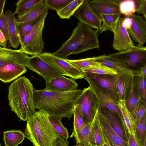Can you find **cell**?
<instances>
[{
	"instance_id": "6da1fadb",
	"label": "cell",
	"mask_w": 146,
	"mask_h": 146,
	"mask_svg": "<svg viewBox=\"0 0 146 146\" xmlns=\"http://www.w3.org/2000/svg\"><path fill=\"white\" fill-rule=\"evenodd\" d=\"M82 90H76L64 92L44 90L33 91L34 105L38 111H44L49 116L70 120L73 115L75 104Z\"/></svg>"
},
{
	"instance_id": "7a4b0ae2",
	"label": "cell",
	"mask_w": 146,
	"mask_h": 146,
	"mask_svg": "<svg viewBox=\"0 0 146 146\" xmlns=\"http://www.w3.org/2000/svg\"><path fill=\"white\" fill-rule=\"evenodd\" d=\"M34 89L29 80L25 76L18 78L9 87V105L20 120L27 121L36 112L34 105Z\"/></svg>"
},
{
	"instance_id": "3957f363",
	"label": "cell",
	"mask_w": 146,
	"mask_h": 146,
	"mask_svg": "<svg viewBox=\"0 0 146 146\" xmlns=\"http://www.w3.org/2000/svg\"><path fill=\"white\" fill-rule=\"evenodd\" d=\"M98 34L96 30L79 22L70 37L57 50L52 53L57 56L67 59L71 54L98 49L99 44Z\"/></svg>"
},
{
	"instance_id": "277c9868",
	"label": "cell",
	"mask_w": 146,
	"mask_h": 146,
	"mask_svg": "<svg viewBox=\"0 0 146 146\" xmlns=\"http://www.w3.org/2000/svg\"><path fill=\"white\" fill-rule=\"evenodd\" d=\"M46 113L38 111L27 121L24 135L34 146H52L57 134Z\"/></svg>"
},
{
	"instance_id": "5b68a950",
	"label": "cell",
	"mask_w": 146,
	"mask_h": 146,
	"mask_svg": "<svg viewBox=\"0 0 146 146\" xmlns=\"http://www.w3.org/2000/svg\"><path fill=\"white\" fill-rule=\"evenodd\" d=\"M48 13H46L40 17L31 31L20 41L21 48L28 54L39 56L43 53V32Z\"/></svg>"
},
{
	"instance_id": "8992f818",
	"label": "cell",
	"mask_w": 146,
	"mask_h": 146,
	"mask_svg": "<svg viewBox=\"0 0 146 146\" xmlns=\"http://www.w3.org/2000/svg\"><path fill=\"white\" fill-rule=\"evenodd\" d=\"M75 105L78 106L87 124L91 123L100 107L98 99L89 86L82 90Z\"/></svg>"
},
{
	"instance_id": "52a82bcc",
	"label": "cell",
	"mask_w": 146,
	"mask_h": 146,
	"mask_svg": "<svg viewBox=\"0 0 146 146\" xmlns=\"http://www.w3.org/2000/svg\"><path fill=\"white\" fill-rule=\"evenodd\" d=\"M63 76L74 80L84 78V73L70 63L67 60L54 55L52 53L44 52L38 56Z\"/></svg>"
},
{
	"instance_id": "ba28073f",
	"label": "cell",
	"mask_w": 146,
	"mask_h": 146,
	"mask_svg": "<svg viewBox=\"0 0 146 146\" xmlns=\"http://www.w3.org/2000/svg\"><path fill=\"white\" fill-rule=\"evenodd\" d=\"M88 83L89 86L98 99L100 107L106 108L121 117V113L118 106L119 100L118 95L108 93L93 81L84 75V78Z\"/></svg>"
},
{
	"instance_id": "9c48e42d",
	"label": "cell",
	"mask_w": 146,
	"mask_h": 146,
	"mask_svg": "<svg viewBox=\"0 0 146 146\" xmlns=\"http://www.w3.org/2000/svg\"><path fill=\"white\" fill-rule=\"evenodd\" d=\"M125 63L128 67H135L138 64H146V47L142 45L134 46L123 51L108 55Z\"/></svg>"
},
{
	"instance_id": "30bf717a",
	"label": "cell",
	"mask_w": 146,
	"mask_h": 146,
	"mask_svg": "<svg viewBox=\"0 0 146 146\" xmlns=\"http://www.w3.org/2000/svg\"><path fill=\"white\" fill-rule=\"evenodd\" d=\"M27 68L42 77L46 83L53 78L63 76L38 56L30 57Z\"/></svg>"
},
{
	"instance_id": "8fae6325",
	"label": "cell",
	"mask_w": 146,
	"mask_h": 146,
	"mask_svg": "<svg viewBox=\"0 0 146 146\" xmlns=\"http://www.w3.org/2000/svg\"><path fill=\"white\" fill-rule=\"evenodd\" d=\"M29 58L21 48L14 50L0 46V67L9 64L28 67Z\"/></svg>"
},
{
	"instance_id": "7c38bea8",
	"label": "cell",
	"mask_w": 146,
	"mask_h": 146,
	"mask_svg": "<svg viewBox=\"0 0 146 146\" xmlns=\"http://www.w3.org/2000/svg\"><path fill=\"white\" fill-rule=\"evenodd\" d=\"M89 1L84 0L74 15L80 22L91 28L98 29L102 25V20L92 9L89 4Z\"/></svg>"
},
{
	"instance_id": "4fadbf2b",
	"label": "cell",
	"mask_w": 146,
	"mask_h": 146,
	"mask_svg": "<svg viewBox=\"0 0 146 146\" xmlns=\"http://www.w3.org/2000/svg\"><path fill=\"white\" fill-rule=\"evenodd\" d=\"M123 18L118 20L113 32L114 37L112 46L119 52L130 49L135 45L126 29L121 25Z\"/></svg>"
},
{
	"instance_id": "5bb4252c",
	"label": "cell",
	"mask_w": 146,
	"mask_h": 146,
	"mask_svg": "<svg viewBox=\"0 0 146 146\" xmlns=\"http://www.w3.org/2000/svg\"><path fill=\"white\" fill-rule=\"evenodd\" d=\"M99 110L114 131L124 141L128 143V132L122 118L106 108L100 107Z\"/></svg>"
},
{
	"instance_id": "9a60e30c",
	"label": "cell",
	"mask_w": 146,
	"mask_h": 146,
	"mask_svg": "<svg viewBox=\"0 0 146 146\" xmlns=\"http://www.w3.org/2000/svg\"><path fill=\"white\" fill-rule=\"evenodd\" d=\"M121 1L117 0H93L89 1L90 6L98 17L105 14H121L119 9Z\"/></svg>"
},
{
	"instance_id": "2e32d148",
	"label": "cell",
	"mask_w": 146,
	"mask_h": 146,
	"mask_svg": "<svg viewBox=\"0 0 146 146\" xmlns=\"http://www.w3.org/2000/svg\"><path fill=\"white\" fill-rule=\"evenodd\" d=\"M133 20L131 28L127 31L133 40L143 45L146 40V22L142 16L134 14L129 16Z\"/></svg>"
},
{
	"instance_id": "e0dca14e",
	"label": "cell",
	"mask_w": 146,
	"mask_h": 146,
	"mask_svg": "<svg viewBox=\"0 0 146 146\" xmlns=\"http://www.w3.org/2000/svg\"><path fill=\"white\" fill-rule=\"evenodd\" d=\"M84 73V75L93 81L108 93L118 95L116 75Z\"/></svg>"
},
{
	"instance_id": "ac0fdd59",
	"label": "cell",
	"mask_w": 146,
	"mask_h": 146,
	"mask_svg": "<svg viewBox=\"0 0 146 146\" xmlns=\"http://www.w3.org/2000/svg\"><path fill=\"white\" fill-rule=\"evenodd\" d=\"M44 90L55 92H64L77 89L78 85L72 79L64 76L53 78L46 83Z\"/></svg>"
},
{
	"instance_id": "d6986e66",
	"label": "cell",
	"mask_w": 146,
	"mask_h": 146,
	"mask_svg": "<svg viewBox=\"0 0 146 146\" xmlns=\"http://www.w3.org/2000/svg\"><path fill=\"white\" fill-rule=\"evenodd\" d=\"M8 27L10 46L17 49L19 46V32L17 19L11 11L8 9L5 13Z\"/></svg>"
},
{
	"instance_id": "ffe728a7",
	"label": "cell",
	"mask_w": 146,
	"mask_h": 146,
	"mask_svg": "<svg viewBox=\"0 0 146 146\" xmlns=\"http://www.w3.org/2000/svg\"><path fill=\"white\" fill-rule=\"evenodd\" d=\"M27 72L26 67L9 64L0 67V80L8 83Z\"/></svg>"
},
{
	"instance_id": "44dd1931",
	"label": "cell",
	"mask_w": 146,
	"mask_h": 146,
	"mask_svg": "<svg viewBox=\"0 0 146 146\" xmlns=\"http://www.w3.org/2000/svg\"><path fill=\"white\" fill-rule=\"evenodd\" d=\"M96 115L103 134L109 140L119 146H128V143L124 141L113 129L99 110Z\"/></svg>"
},
{
	"instance_id": "7402d4cb",
	"label": "cell",
	"mask_w": 146,
	"mask_h": 146,
	"mask_svg": "<svg viewBox=\"0 0 146 146\" xmlns=\"http://www.w3.org/2000/svg\"><path fill=\"white\" fill-rule=\"evenodd\" d=\"M132 73H119L116 75L119 100H125L127 98L133 77Z\"/></svg>"
},
{
	"instance_id": "603a6c76",
	"label": "cell",
	"mask_w": 146,
	"mask_h": 146,
	"mask_svg": "<svg viewBox=\"0 0 146 146\" xmlns=\"http://www.w3.org/2000/svg\"><path fill=\"white\" fill-rule=\"evenodd\" d=\"M43 0L40 1L24 14L17 16L18 24L28 22L40 17L48 12V9L45 5Z\"/></svg>"
},
{
	"instance_id": "cb8c5ba5",
	"label": "cell",
	"mask_w": 146,
	"mask_h": 146,
	"mask_svg": "<svg viewBox=\"0 0 146 146\" xmlns=\"http://www.w3.org/2000/svg\"><path fill=\"white\" fill-rule=\"evenodd\" d=\"M118 106L121 113L122 121L128 133L136 139L135 135V123L131 113L127 107L125 100H119L118 102Z\"/></svg>"
},
{
	"instance_id": "d4e9b609",
	"label": "cell",
	"mask_w": 146,
	"mask_h": 146,
	"mask_svg": "<svg viewBox=\"0 0 146 146\" xmlns=\"http://www.w3.org/2000/svg\"><path fill=\"white\" fill-rule=\"evenodd\" d=\"M96 60L102 64L115 70L118 73H132L133 70L125 63L108 55H102Z\"/></svg>"
},
{
	"instance_id": "484cf974",
	"label": "cell",
	"mask_w": 146,
	"mask_h": 146,
	"mask_svg": "<svg viewBox=\"0 0 146 146\" xmlns=\"http://www.w3.org/2000/svg\"><path fill=\"white\" fill-rule=\"evenodd\" d=\"M90 131L92 146H103V134L96 114L91 123Z\"/></svg>"
},
{
	"instance_id": "4316f807",
	"label": "cell",
	"mask_w": 146,
	"mask_h": 146,
	"mask_svg": "<svg viewBox=\"0 0 146 146\" xmlns=\"http://www.w3.org/2000/svg\"><path fill=\"white\" fill-rule=\"evenodd\" d=\"M3 140L5 146H17L24 140V133L19 130H11L3 132Z\"/></svg>"
},
{
	"instance_id": "83f0119b",
	"label": "cell",
	"mask_w": 146,
	"mask_h": 146,
	"mask_svg": "<svg viewBox=\"0 0 146 146\" xmlns=\"http://www.w3.org/2000/svg\"><path fill=\"white\" fill-rule=\"evenodd\" d=\"M121 16L120 15L116 14L101 15L100 17L102 22V25L99 29L96 30L97 33L101 34L107 31H110L113 32Z\"/></svg>"
},
{
	"instance_id": "f1b7e54d",
	"label": "cell",
	"mask_w": 146,
	"mask_h": 146,
	"mask_svg": "<svg viewBox=\"0 0 146 146\" xmlns=\"http://www.w3.org/2000/svg\"><path fill=\"white\" fill-rule=\"evenodd\" d=\"M137 77L133 76L131 84L125 100L127 107L131 113L140 99L136 86Z\"/></svg>"
},
{
	"instance_id": "f546056e",
	"label": "cell",
	"mask_w": 146,
	"mask_h": 146,
	"mask_svg": "<svg viewBox=\"0 0 146 146\" xmlns=\"http://www.w3.org/2000/svg\"><path fill=\"white\" fill-rule=\"evenodd\" d=\"M101 56L78 60L67 59V60L75 67L82 71V70L84 69L101 66L102 64L96 60L100 58Z\"/></svg>"
},
{
	"instance_id": "4dcf8cb0",
	"label": "cell",
	"mask_w": 146,
	"mask_h": 146,
	"mask_svg": "<svg viewBox=\"0 0 146 146\" xmlns=\"http://www.w3.org/2000/svg\"><path fill=\"white\" fill-rule=\"evenodd\" d=\"M91 123L86 124L74 136L76 144L83 146H92L91 143Z\"/></svg>"
},
{
	"instance_id": "1f68e13d",
	"label": "cell",
	"mask_w": 146,
	"mask_h": 146,
	"mask_svg": "<svg viewBox=\"0 0 146 146\" xmlns=\"http://www.w3.org/2000/svg\"><path fill=\"white\" fill-rule=\"evenodd\" d=\"M84 0H73L64 8L57 12L58 15L61 19H69L81 5Z\"/></svg>"
},
{
	"instance_id": "d6a6232c",
	"label": "cell",
	"mask_w": 146,
	"mask_h": 146,
	"mask_svg": "<svg viewBox=\"0 0 146 146\" xmlns=\"http://www.w3.org/2000/svg\"><path fill=\"white\" fill-rule=\"evenodd\" d=\"M73 126L70 138L74 136L87 124L77 105H75L73 112Z\"/></svg>"
},
{
	"instance_id": "836d02e7",
	"label": "cell",
	"mask_w": 146,
	"mask_h": 146,
	"mask_svg": "<svg viewBox=\"0 0 146 146\" xmlns=\"http://www.w3.org/2000/svg\"><path fill=\"white\" fill-rule=\"evenodd\" d=\"M49 120L54 130L56 133L66 139L69 137L67 129L62 123L61 119L54 117L49 116Z\"/></svg>"
},
{
	"instance_id": "e575fe53",
	"label": "cell",
	"mask_w": 146,
	"mask_h": 146,
	"mask_svg": "<svg viewBox=\"0 0 146 146\" xmlns=\"http://www.w3.org/2000/svg\"><path fill=\"white\" fill-rule=\"evenodd\" d=\"M40 0H20L15 4L16 9L13 14L21 15L30 10Z\"/></svg>"
},
{
	"instance_id": "d590c367",
	"label": "cell",
	"mask_w": 146,
	"mask_h": 146,
	"mask_svg": "<svg viewBox=\"0 0 146 146\" xmlns=\"http://www.w3.org/2000/svg\"><path fill=\"white\" fill-rule=\"evenodd\" d=\"M135 135L141 146L146 140V116L135 123Z\"/></svg>"
},
{
	"instance_id": "8d00e7d4",
	"label": "cell",
	"mask_w": 146,
	"mask_h": 146,
	"mask_svg": "<svg viewBox=\"0 0 146 146\" xmlns=\"http://www.w3.org/2000/svg\"><path fill=\"white\" fill-rule=\"evenodd\" d=\"M119 9L121 14L129 17L136 12V5L134 0H125L120 1Z\"/></svg>"
},
{
	"instance_id": "74e56055",
	"label": "cell",
	"mask_w": 146,
	"mask_h": 146,
	"mask_svg": "<svg viewBox=\"0 0 146 146\" xmlns=\"http://www.w3.org/2000/svg\"><path fill=\"white\" fill-rule=\"evenodd\" d=\"M146 102L139 100L131 113L135 123L146 116Z\"/></svg>"
},
{
	"instance_id": "f35d334b",
	"label": "cell",
	"mask_w": 146,
	"mask_h": 146,
	"mask_svg": "<svg viewBox=\"0 0 146 146\" xmlns=\"http://www.w3.org/2000/svg\"><path fill=\"white\" fill-rule=\"evenodd\" d=\"M41 17L28 22L18 24L19 41L31 31Z\"/></svg>"
},
{
	"instance_id": "ab89813d",
	"label": "cell",
	"mask_w": 146,
	"mask_h": 146,
	"mask_svg": "<svg viewBox=\"0 0 146 146\" xmlns=\"http://www.w3.org/2000/svg\"><path fill=\"white\" fill-rule=\"evenodd\" d=\"M82 72L100 74L116 75L118 74L115 70L102 64L98 66L84 69Z\"/></svg>"
},
{
	"instance_id": "60d3db41",
	"label": "cell",
	"mask_w": 146,
	"mask_h": 146,
	"mask_svg": "<svg viewBox=\"0 0 146 146\" xmlns=\"http://www.w3.org/2000/svg\"><path fill=\"white\" fill-rule=\"evenodd\" d=\"M73 0H45V5L48 9L54 10L56 12L61 10Z\"/></svg>"
},
{
	"instance_id": "b9f144b4",
	"label": "cell",
	"mask_w": 146,
	"mask_h": 146,
	"mask_svg": "<svg viewBox=\"0 0 146 146\" xmlns=\"http://www.w3.org/2000/svg\"><path fill=\"white\" fill-rule=\"evenodd\" d=\"M136 86L137 92L141 100L146 102V78L136 77Z\"/></svg>"
},
{
	"instance_id": "7bdbcfd3",
	"label": "cell",
	"mask_w": 146,
	"mask_h": 146,
	"mask_svg": "<svg viewBox=\"0 0 146 146\" xmlns=\"http://www.w3.org/2000/svg\"><path fill=\"white\" fill-rule=\"evenodd\" d=\"M0 30L9 42V37L8 24L5 15L4 13L0 16Z\"/></svg>"
},
{
	"instance_id": "ee69618b",
	"label": "cell",
	"mask_w": 146,
	"mask_h": 146,
	"mask_svg": "<svg viewBox=\"0 0 146 146\" xmlns=\"http://www.w3.org/2000/svg\"><path fill=\"white\" fill-rule=\"evenodd\" d=\"M136 5V12L142 14L146 19V0H134Z\"/></svg>"
},
{
	"instance_id": "f6af8a7d",
	"label": "cell",
	"mask_w": 146,
	"mask_h": 146,
	"mask_svg": "<svg viewBox=\"0 0 146 146\" xmlns=\"http://www.w3.org/2000/svg\"><path fill=\"white\" fill-rule=\"evenodd\" d=\"M68 139L57 135L52 146H68Z\"/></svg>"
},
{
	"instance_id": "bcb514c9",
	"label": "cell",
	"mask_w": 146,
	"mask_h": 146,
	"mask_svg": "<svg viewBox=\"0 0 146 146\" xmlns=\"http://www.w3.org/2000/svg\"><path fill=\"white\" fill-rule=\"evenodd\" d=\"M132 75L135 77L141 76L146 78V64L142 66L138 70H133Z\"/></svg>"
},
{
	"instance_id": "7dc6e473",
	"label": "cell",
	"mask_w": 146,
	"mask_h": 146,
	"mask_svg": "<svg viewBox=\"0 0 146 146\" xmlns=\"http://www.w3.org/2000/svg\"><path fill=\"white\" fill-rule=\"evenodd\" d=\"M132 19L129 17H126L123 18L121 25L124 28L127 30L130 29L132 24Z\"/></svg>"
},
{
	"instance_id": "c3c4849f",
	"label": "cell",
	"mask_w": 146,
	"mask_h": 146,
	"mask_svg": "<svg viewBox=\"0 0 146 146\" xmlns=\"http://www.w3.org/2000/svg\"><path fill=\"white\" fill-rule=\"evenodd\" d=\"M128 146H141L136 139L128 133Z\"/></svg>"
},
{
	"instance_id": "681fc988",
	"label": "cell",
	"mask_w": 146,
	"mask_h": 146,
	"mask_svg": "<svg viewBox=\"0 0 146 146\" xmlns=\"http://www.w3.org/2000/svg\"><path fill=\"white\" fill-rule=\"evenodd\" d=\"M8 40L3 33L0 30V46L3 48H6Z\"/></svg>"
},
{
	"instance_id": "f907efd6",
	"label": "cell",
	"mask_w": 146,
	"mask_h": 146,
	"mask_svg": "<svg viewBox=\"0 0 146 146\" xmlns=\"http://www.w3.org/2000/svg\"><path fill=\"white\" fill-rule=\"evenodd\" d=\"M6 0H0V16L3 13V10Z\"/></svg>"
},
{
	"instance_id": "816d5d0a",
	"label": "cell",
	"mask_w": 146,
	"mask_h": 146,
	"mask_svg": "<svg viewBox=\"0 0 146 146\" xmlns=\"http://www.w3.org/2000/svg\"><path fill=\"white\" fill-rule=\"evenodd\" d=\"M104 136V143L103 146H111L107 138L103 134Z\"/></svg>"
},
{
	"instance_id": "f5cc1de1",
	"label": "cell",
	"mask_w": 146,
	"mask_h": 146,
	"mask_svg": "<svg viewBox=\"0 0 146 146\" xmlns=\"http://www.w3.org/2000/svg\"><path fill=\"white\" fill-rule=\"evenodd\" d=\"M108 139V138H107ZM109 143H110L111 146H119V145L114 143L110 141L108 139Z\"/></svg>"
},
{
	"instance_id": "db71d44e",
	"label": "cell",
	"mask_w": 146,
	"mask_h": 146,
	"mask_svg": "<svg viewBox=\"0 0 146 146\" xmlns=\"http://www.w3.org/2000/svg\"><path fill=\"white\" fill-rule=\"evenodd\" d=\"M143 146H146V140L145 141Z\"/></svg>"
},
{
	"instance_id": "11a10c76",
	"label": "cell",
	"mask_w": 146,
	"mask_h": 146,
	"mask_svg": "<svg viewBox=\"0 0 146 146\" xmlns=\"http://www.w3.org/2000/svg\"><path fill=\"white\" fill-rule=\"evenodd\" d=\"M73 146H82V145H78V144H76V145H74Z\"/></svg>"
},
{
	"instance_id": "9f6ffc18",
	"label": "cell",
	"mask_w": 146,
	"mask_h": 146,
	"mask_svg": "<svg viewBox=\"0 0 146 146\" xmlns=\"http://www.w3.org/2000/svg\"><path fill=\"white\" fill-rule=\"evenodd\" d=\"M0 146H1V144L0 143Z\"/></svg>"
}]
</instances>
